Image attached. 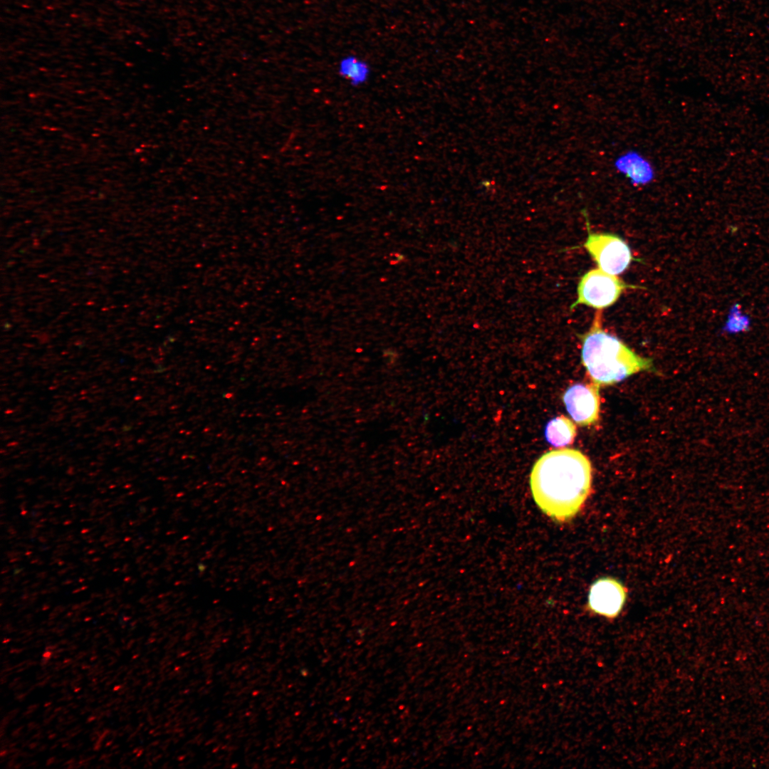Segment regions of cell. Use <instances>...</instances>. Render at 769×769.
I'll return each mask as SVG.
<instances>
[{
    "mask_svg": "<svg viewBox=\"0 0 769 769\" xmlns=\"http://www.w3.org/2000/svg\"><path fill=\"white\" fill-rule=\"evenodd\" d=\"M580 338L582 365L599 387L613 385L639 372H656L651 359L636 354L602 329L601 310L596 312L589 330Z\"/></svg>",
    "mask_w": 769,
    "mask_h": 769,
    "instance_id": "obj_2",
    "label": "cell"
},
{
    "mask_svg": "<svg viewBox=\"0 0 769 769\" xmlns=\"http://www.w3.org/2000/svg\"><path fill=\"white\" fill-rule=\"evenodd\" d=\"M592 466L576 449L545 453L535 463L530 477L533 499L553 520L563 523L575 517L591 491Z\"/></svg>",
    "mask_w": 769,
    "mask_h": 769,
    "instance_id": "obj_1",
    "label": "cell"
},
{
    "mask_svg": "<svg viewBox=\"0 0 769 769\" xmlns=\"http://www.w3.org/2000/svg\"><path fill=\"white\" fill-rule=\"evenodd\" d=\"M599 387L595 384H575L564 393L563 400L567 412L580 426L596 424L600 417Z\"/></svg>",
    "mask_w": 769,
    "mask_h": 769,
    "instance_id": "obj_6",
    "label": "cell"
},
{
    "mask_svg": "<svg viewBox=\"0 0 769 769\" xmlns=\"http://www.w3.org/2000/svg\"><path fill=\"white\" fill-rule=\"evenodd\" d=\"M576 434L577 429L575 424L563 415L550 420L545 429L546 440L555 447H563L571 444Z\"/></svg>",
    "mask_w": 769,
    "mask_h": 769,
    "instance_id": "obj_8",
    "label": "cell"
},
{
    "mask_svg": "<svg viewBox=\"0 0 769 769\" xmlns=\"http://www.w3.org/2000/svg\"><path fill=\"white\" fill-rule=\"evenodd\" d=\"M627 288H635L625 283L617 276L609 274L600 268L592 269L580 279L577 286V299L570 306L573 309L577 305L602 310L613 305Z\"/></svg>",
    "mask_w": 769,
    "mask_h": 769,
    "instance_id": "obj_3",
    "label": "cell"
},
{
    "mask_svg": "<svg viewBox=\"0 0 769 769\" xmlns=\"http://www.w3.org/2000/svg\"><path fill=\"white\" fill-rule=\"evenodd\" d=\"M750 325L751 320L749 315L742 311L739 303H736L728 310L721 332L726 335H738L748 331Z\"/></svg>",
    "mask_w": 769,
    "mask_h": 769,
    "instance_id": "obj_10",
    "label": "cell"
},
{
    "mask_svg": "<svg viewBox=\"0 0 769 769\" xmlns=\"http://www.w3.org/2000/svg\"><path fill=\"white\" fill-rule=\"evenodd\" d=\"M583 246L603 271L617 276L630 265V248L619 236L607 233H589Z\"/></svg>",
    "mask_w": 769,
    "mask_h": 769,
    "instance_id": "obj_4",
    "label": "cell"
},
{
    "mask_svg": "<svg viewBox=\"0 0 769 769\" xmlns=\"http://www.w3.org/2000/svg\"><path fill=\"white\" fill-rule=\"evenodd\" d=\"M369 64L355 55L343 56L338 63L339 74L354 85L364 83L370 73Z\"/></svg>",
    "mask_w": 769,
    "mask_h": 769,
    "instance_id": "obj_9",
    "label": "cell"
},
{
    "mask_svg": "<svg viewBox=\"0 0 769 769\" xmlns=\"http://www.w3.org/2000/svg\"><path fill=\"white\" fill-rule=\"evenodd\" d=\"M627 590L618 580L602 577L591 586L587 610L590 613L614 619L618 617L624 605Z\"/></svg>",
    "mask_w": 769,
    "mask_h": 769,
    "instance_id": "obj_5",
    "label": "cell"
},
{
    "mask_svg": "<svg viewBox=\"0 0 769 769\" xmlns=\"http://www.w3.org/2000/svg\"><path fill=\"white\" fill-rule=\"evenodd\" d=\"M613 166L634 187L649 185L656 177L652 162L637 150H628L619 154L614 159Z\"/></svg>",
    "mask_w": 769,
    "mask_h": 769,
    "instance_id": "obj_7",
    "label": "cell"
}]
</instances>
